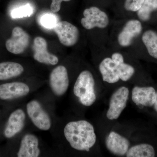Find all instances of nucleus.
I'll return each instance as SVG.
<instances>
[{"label":"nucleus","instance_id":"12","mask_svg":"<svg viewBox=\"0 0 157 157\" xmlns=\"http://www.w3.org/2000/svg\"><path fill=\"white\" fill-rule=\"evenodd\" d=\"M48 44L46 40L41 37H36L34 40L33 48V58L38 63L43 64L56 66L59 59L53 54L48 52Z\"/></svg>","mask_w":157,"mask_h":157},{"label":"nucleus","instance_id":"22","mask_svg":"<svg viewBox=\"0 0 157 157\" xmlns=\"http://www.w3.org/2000/svg\"><path fill=\"white\" fill-rule=\"evenodd\" d=\"M33 12V8L29 4L15 8L12 10L11 16L12 18H20L30 17Z\"/></svg>","mask_w":157,"mask_h":157},{"label":"nucleus","instance_id":"24","mask_svg":"<svg viewBox=\"0 0 157 157\" xmlns=\"http://www.w3.org/2000/svg\"><path fill=\"white\" fill-rule=\"evenodd\" d=\"M144 0H126L125 9L128 11H137L143 5Z\"/></svg>","mask_w":157,"mask_h":157},{"label":"nucleus","instance_id":"18","mask_svg":"<svg viewBox=\"0 0 157 157\" xmlns=\"http://www.w3.org/2000/svg\"><path fill=\"white\" fill-rule=\"evenodd\" d=\"M127 157H154V147L148 144H140L130 147L125 155Z\"/></svg>","mask_w":157,"mask_h":157},{"label":"nucleus","instance_id":"16","mask_svg":"<svg viewBox=\"0 0 157 157\" xmlns=\"http://www.w3.org/2000/svg\"><path fill=\"white\" fill-rule=\"evenodd\" d=\"M99 70L103 81L110 84L116 83L120 80L117 65L112 59L106 58L99 65Z\"/></svg>","mask_w":157,"mask_h":157},{"label":"nucleus","instance_id":"21","mask_svg":"<svg viewBox=\"0 0 157 157\" xmlns=\"http://www.w3.org/2000/svg\"><path fill=\"white\" fill-rule=\"evenodd\" d=\"M117 67L120 79L122 81H128L133 76L135 73L134 68L131 65L125 63L118 65Z\"/></svg>","mask_w":157,"mask_h":157},{"label":"nucleus","instance_id":"15","mask_svg":"<svg viewBox=\"0 0 157 157\" xmlns=\"http://www.w3.org/2000/svg\"><path fill=\"white\" fill-rule=\"evenodd\" d=\"M142 30L141 23L137 20H131L126 24L119 34L118 42L122 46L126 47L132 44L134 38L137 37Z\"/></svg>","mask_w":157,"mask_h":157},{"label":"nucleus","instance_id":"17","mask_svg":"<svg viewBox=\"0 0 157 157\" xmlns=\"http://www.w3.org/2000/svg\"><path fill=\"white\" fill-rule=\"evenodd\" d=\"M25 71L23 66L19 63L5 62L0 63V80H9L21 76Z\"/></svg>","mask_w":157,"mask_h":157},{"label":"nucleus","instance_id":"20","mask_svg":"<svg viewBox=\"0 0 157 157\" xmlns=\"http://www.w3.org/2000/svg\"><path fill=\"white\" fill-rule=\"evenodd\" d=\"M157 9V0H144L137 11V15L141 20L146 21L149 19L151 12Z\"/></svg>","mask_w":157,"mask_h":157},{"label":"nucleus","instance_id":"9","mask_svg":"<svg viewBox=\"0 0 157 157\" xmlns=\"http://www.w3.org/2000/svg\"><path fill=\"white\" fill-rule=\"evenodd\" d=\"M83 15L84 17L82 18L81 24L86 29H92L96 27L105 28L109 24L107 14L98 7H91L86 9Z\"/></svg>","mask_w":157,"mask_h":157},{"label":"nucleus","instance_id":"13","mask_svg":"<svg viewBox=\"0 0 157 157\" xmlns=\"http://www.w3.org/2000/svg\"><path fill=\"white\" fill-rule=\"evenodd\" d=\"M105 146L108 151L118 156L125 155L130 148V140L117 132L112 131L105 138Z\"/></svg>","mask_w":157,"mask_h":157},{"label":"nucleus","instance_id":"7","mask_svg":"<svg viewBox=\"0 0 157 157\" xmlns=\"http://www.w3.org/2000/svg\"><path fill=\"white\" fill-rule=\"evenodd\" d=\"M42 143L33 133L26 132L21 136L16 153L17 157H39L42 155Z\"/></svg>","mask_w":157,"mask_h":157},{"label":"nucleus","instance_id":"25","mask_svg":"<svg viewBox=\"0 0 157 157\" xmlns=\"http://www.w3.org/2000/svg\"><path fill=\"white\" fill-rule=\"evenodd\" d=\"M71 0H52L50 9L54 12H57L60 10L61 3L63 2H68Z\"/></svg>","mask_w":157,"mask_h":157},{"label":"nucleus","instance_id":"14","mask_svg":"<svg viewBox=\"0 0 157 157\" xmlns=\"http://www.w3.org/2000/svg\"><path fill=\"white\" fill-rule=\"evenodd\" d=\"M132 99L137 106L152 107L156 101V92L151 86H135L132 90Z\"/></svg>","mask_w":157,"mask_h":157},{"label":"nucleus","instance_id":"26","mask_svg":"<svg viewBox=\"0 0 157 157\" xmlns=\"http://www.w3.org/2000/svg\"><path fill=\"white\" fill-rule=\"evenodd\" d=\"M111 59L116 65H119L120 64L124 63V57L121 54L116 52L112 55Z\"/></svg>","mask_w":157,"mask_h":157},{"label":"nucleus","instance_id":"5","mask_svg":"<svg viewBox=\"0 0 157 157\" xmlns=\"http://www.w3.org/2000/svg\"><path fill=\"white\" fill-rule=\"evenodd\" d=\"M70 82L67 69L63 65H59L49 74L48 84L52 95L56 98L63 97L67 92Z\"/></svg>","mask_w":157,"mask_h":157},{"label":"nucleus","instance_id":"11","mask_svg":"<svg viewBox=\"0 0 157 157\" xmlns=\"http://www.w3.org/2000/svg\"><path fill=\"white\" fill-rule=\"evenodd\" d=\"M58 37L59 41L66 46H72L77 43L79 38L78 28L67 21L58 22L53 29Z\"/></svg>","mask_w":157,"mask_h":157},{"label":"nucleus","instance_id":"23","mask_svg":"<svg viewBox=\"0 0 157 157\" xmlns=\"http://www.w3.org/2000/svg\"><path fill=\"white\" fill-rule=\"evenodd\" d=\"M40 22L42 26L47 29L54 28L58 22L56 16L51 13L43 14L40 18Z\"/></svg>","mask_w":157,"mask_h":157},{"label":"nucleus","instance_id":"27","mask_svg":"<svg viewBox=\"0 0 157 157\" xmlns=\"http://www.w3.org/2000/svg\"><path fill=\"white\" fill-rule=\"evenodd\" d=\"M153 106L155 110L157 112V92H156V99L154 105Z\"/></svg>","mask_w":157,"mask_h":157},{"label":"nucleus","instance_id":"1","mask_svg":"<svg viewBox=\"0 0 157 157\" xmlns=\"http://www.w3.org/2000/svg\"><path fill=\"white\" fill-rule=\"evenodd\" d=\"M61 131L62 139L75 151L90 152L97 142L94 126L86 120L69 121Z\"/></svg>","mask_w":157,"mask_h":157},{"label":"nucleus","instance_id":"19","mask_svg":"<svg viewBox=\"0 0 157 157\" xmlns=\"http://www.w3.org/2000/svg\"><path fill=\"white\" fill-rule=\"evenodd\" d=\"M142 40L150 55L157 59V35L152 30L147 31L143 34Z\"/></svg>","mask_w":157,"mask_h":157},{"label":"nucleus","instance_id":"3","mask_svg":"<svg viewBox=\"0 0 157 157\" xmlns=\"http://www.w3.org/2000/svg\"><path fill=\"white\" fill-rule=\"evenodd\" d=\"M95 86L92 73L89 70H83L79 73L73 86V95L82 106L90 107L97 100Z\"/></svg>","mask_w":157,"mask_h":157},{"label":"nucleus","instance_id":"4","mask_svg":"<svg viewBox=\"0 0 157 157\" xmlns=\"http://www.w3.org/2000/svg\"><path fill=\"white\" fill-rule=\"evenodd\" d=\"M37 89L25 82L3 83L0 85V100L12 101L24 99Z\"/></svg>","mask_w":157,"mask_h":157},{"label":"nucleus","instance_id":"2","mask_svg":"<svg viewBox=\"0 0 157 157\" xmlns=\"http://www.w3.org/2000/svg\"><path fill=\"white\" fill-rule=\"evenodd\" d=\"M25 110L29 119L38 130L47 132L55 125L52 113L41 100L35 98L28 101Z\"/></svg>","mask_w":157,"mask_h":157},{"label":"nucleus","instance_id":"10","mask_svg":"<svg viewBox=\"0 0 157 157\" xmlns=\"http://www.w3.org/2000/svg\"><path fill=\"white\" fill-rule=\"evenodd\" d=\"M30 41V37L26 32L20 27H15L12 30L11 38L6 42V48L11 53L21 54L28 47Z\"/></svg>","mask_w":157,"mask_h":157},{"label":"nucleus","instance_id":"8","mask_svg":"<svg viewBox=\"0 0 157 157\" xmlns=\"http://www.w3.org/2000/svg\"><path fill=\"white\" fill-rule=\"evenodd\" d=\"M28 117L25 109L19 108L14 110L6 123L4 130V136L11 139L24 131Z\"/></svg>","mask_w":157,"mask_h":157},{"label":"nucleus","instance_id":"6","mask_svg":"<svg viewBox=\"0 0 157 157\" xmlns=\"http://www.w3.org/2000/svg\"><path fill=\"white\" fill-rule=\"evenodd\" d=\"M129 97V90L123 86L116 90L109 99L106 117L110 121L115 120L120 117L126 107Z\"/></svg>","mask_w":157,"mask_h":157}]
</instances>
